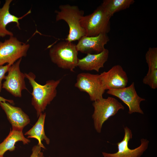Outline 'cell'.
I'll list each match as a JSON object with an SVG mask.
<instances>
[{"mask_svg":"<svg viewBox=\"0 0 157 157\" xmlns=\"http://www.w3.org/2000/svg\"><path fill=\"white\" fill-rule=\"evenodd\" d=\"M24 74L32 88L31 104L35 109L38 117L56 96V88L61 79L49 80L46 82L45 84L42 85L35 81V76L33 73Z\"/></svg>","mask_w":157,"mask_h":157,"instance_id":"1","label":"cell"},{"mask_svg":"<svg viewBox=\"0 0 157 157\" xmlns=\"http://www.w3.org/2000/svg\"><path fill=\"white\" fill-rule=\"evenodd\" d=\"M59 9L60 11H55L56 21H65L69 28V34L65 40L72 42L85 35L81 25V20L84 16L83 11L80 10L77 6L69 4L60 5Z\"/></svg>","mask_w":157,"mask_h":157,"instance_id":"2","label":"cell"},{"mask_svg":"<svg viewBox=\"0 0 157 157\" xmlns=\"http://www.w3.org/2000/svg\"><path fill=\"white\" fill-rule=\"evenodd\" d=\"M78 52L76 44L65 40L50 48L49 55L51 61L58 67L74 72L77 67Z\"/></svg>","mask_w":157,"mask_h":157,"instance_id":"3","label":"cell"},{"mask_svg":"<svg viewBox=\"0 0 157 157\" xmlns=\"http://www.w3.org/2000/svg\"><path fill=\"white\" fill-rule=\"evenodd\" d=\"M110 18L101 5L91 14L83 16L81 20V25L85 35L96 36L102 33L107 34L110 30Z\"/></svg>","mask_w":157,"mask_h":157,"instance_id":"4","label":"cell"},{"mask_svg":"<svg viewBox=\"0 0 157 157\" xmlns=\"http://www.w3.org/2000/svg\"><path fill=\"white\" fill-rule=\"evenodd\" d=\"M94 111L92 115L94 129L98 133L101 132L104 122L110 117L115 115L124 106L115 98L108 97H103L94 101L92 103Z\"/></svg>","mask_w":157,"mask_h":157,"instance_id":"5","label":"cell"},{"mask_svg":"<svg viewBox=\"0 0 157 157\" xmlns=\"http://www.w3.org/2000/svg\"><path fill=\"white\" fill-rule=\"evenodd\" d=\"M29 47V44L20 41L13 36L3 42L0 41V66L6 63L12 65L26 57Z\"/></svg>","mask_w":157,"mask_h":157,"instance_id":"6","label":"cell"},{"mask_svg":"<svg viewBox=\"0 0 157 157\" xmlns=\"http://www.w3.org/2000/svg\"><path fill=\"white\" fill-rule=\"evenodd\" d=\"M74 86L80 91L87 93L90 100L93 101L103 98L106 90L98 74L80 73L77 75Z\"/></svg>","mask_w":157,"mask_h":157,"instance_id":"7","label":"cell"},{"mask_svg":"<svg viewBox=\"0 0 157 157\" xmlns=\"http://www.w3.org/2000/svg\"><path fill=\"white\" fill-rule=\"evenodd\" d=\"M21 60L22 58L19 59L10 67L2 86L3 88L17 97H22L23 90H27L25 81V74L21 72L20 68Z\"/></svg>","mask_w":157,"mask_h":157,"instance_id":"8","label":"cell"},{"mask_svg":"<svg viewBox=\"0 0 157 157\" xmlns=\"http://www.w3.org/2000/svg\"><path fill=\"white\" fill-rule=\"evenodd\" d=\"M124 135L122 140L117 144L118 151L114 153L103 152L104 157H140L147 149L149 141L144 138L140 140L141 144L138 147L131 149L129 147V142L132 138L131 130L127 126L124 128Z\"/></svg>","mask_w":157,"mask_h":157,"instance_id":"9","label":"cell"},{"mask_svg":"<svg viewBox=\"0 0 157 157\" xmlns=\"http://www.w3.org/2000/svg\"><path fill=\"white\" fill-rule=\"evenodd\" d=\"M107 93L115 96L121 100L129 108L128 113H137L142 114L144 112L140 107L141 101L145 99L138 96L135 89L134 82L129 86L119 89L108 90Z\"/></svg>","mask_w":157,"mask_h":157,"instance_id":"10","label":"cell"},{"mask_svg":"<svg viewBox=\"0 0 157 157\" xmlns=\"http://www.w3.org/2000/svg\"><path fill=\"white\" fill-rule=\"evenodd\" d=\"M100 75L106 90L124 88L128 81L126 72L119 65L113 66L108 71L104 72Z\"/></svg>","mask_w":157,"mask_h":157,"instance_id":"11","label":"cell"},{"mask_svg":"<svg viewBox=\"0 0 157 157\" xmlns=\"http://www.w3.org/2000/svg\"><path fill=\"white\" fill-rule=\"evenodd\" d=\"M109 41L107 34L102 33L96 36L84 35L76 45L78 51L82 53L97 54L103 51L105 45Z\"/></svg>","mask_w":157,"mask_h":157,"instance_id":"12","label":"cell"},{"mask_svg":"<svg viewBox=\"0 0 157 157\" xmlns=\"http://www.w3.org/2000/svg\"><path fill=\"white\" fill-rule=\"evenodd\" d=\"M0 106L5 112L13 129L23 131L24 127L30 123L28 116L21 108L6 102H0Z\"/></svg>","mask_w":157,"mask_h":157,"instance_id":"13","label":"cell"},{"mask_svg":"<svg viewBox=\"0 0 157 157\" xmlns=\"http://www.w3.org/2000/svg\"><path fill=\"white\" fill-rule=\"evenodd\" d=\"M109 54L108 50L106 49L98 53L87 54L84 57L78 59L77 67L83 70H95L98 72L107 61Z\"/></svg>","mask_w":157,"mask_h":157,"instance_id":"14","label":"cell"},{"mask_svg":"<svg viewBox=\"0 0 157 157\" xmlns=\"http://www.w3.org/2000/svg\"><path fill=\"white\" fill-rule=\"evenodd\" d=\"M12 0H6L1 8H0V38L7 35L13 36L12 32L8 30L6 27L9 24L15 23L16 26L20 29L19 20L31 13V10L21 17H18L12 14L9 11L10 5Z\"/></svg>","mask_w":157,"mask_h":157,"instance_id":"15","label":"cell"},{"mask_svg":"<svg viewBox=\"0 0 157 157\" xmlns=\"http://www.w3.org/2000/svg\"><path fill=\"white\" fill-rule=\"evenodd\" d=\"M22 141L24 144H28L30 140L24 137L22 131L10 129V133L3 141L0 144V156H3L8 151H14L17 142Z\"/></svg>","mask_w":157,"mask_h":157,"instance_id":"16","label":"cell"},{"mask_svg":"<svg viewBox=\"0 0 157 157\" xmlns=\"http://www.w3.org/2000/svg\"><path fill=\"white\" fill-rule=\"evenodd\" d=\"M45 113H42L34 125L30 130L26 132L24 135H28V138H33L37 139L38 141V145L44 149L45 147L42 141L44 140L47 144H49V139L46 136L44 131V124L46 117Z\"/></svg>","mask_w":157,"mask_h":157,"instance_id":"17","label":"cell"},{"mask_svg":"<svg viewBox=\"0 0 157 157\" xmlns=\"http://www.w3.org/2000/svg\"><path fill=\"white\" fill-rule=\"evenodd\" d=\"M134 2L133 0H104L101 6L111 18L115 13L129 8Z\"/></svg>","mask_w":157,"mask_h":157,"instance_id":"18","label":"cell"},{"mask_svg":"<svg viewBox=\"0 0 157 157\" xmlns=\"http://www.w3.org/2000/svg\"><path fill=\"white\" fill-rule=\"evenodd\" d=\"M148 70L157 69V48L149 47L145 54Z\"/></svg>","mask_w":157,"mask_h":157,"instance_id":"19","label":"cell"},{"mask_svg":"<svg viewBox=\"0 0 157 157\" xmlns=\"http://www.w3.org/2000/svg\"><path fill=\"white\" fill-rule=\"evenodd\" d=\"M142 81L144 84L149 85L152 89L157 88V69L148 70Z\"/></svg>","mask_w":157,"mask_h":157,"instance_id":"20","label":"cell"},{"mask_svg":"<svg viewBox=\"0 0 157 157\" xmlns=\"http://www.w3.org/2000/svg\"><path fill=\"white\" fill-rule=\"evenodd\" d=\"M12 65L7 64L5 65L0 66V92L2 88V81L3 79H4L5 77V74L8 72L9 68Z\"/></svg>","mask_w":157,"mask_h":157,"instance_id":"21","label":"cell"},{"mask_svg":"<svg viewBox=\"0 0 157 157\" xmlns=\"http://www.w3.org/2000/svg\"><path fill=\"white\" fill-rule=\"evenodd\" d=\"M41 150L42 148L38 145L34 146L32 149L30 157H44Z\"/></svg>","mask_w":157,"mask_h":157,"instance_id":"22","label":"cell"},{"mask_svg":"<svg viewBox=\"0 0 157 157\" xmlns=\"http://www.w3.org/2000/svg\"><path fill=\"white\" fill-rule=\"evenodd\" d=\"M7 102L11 104H14V102L13 100L6 99L0 96V102Z\"/></svg>","mask_w":157,"mask_h":157,"instance_id":"23","label":"cell"},{"mask_svg":"<svg viewBox=\"0 0 157 157\" xmlns=\"http://www.w3.org/2000/svg\"><path fill=\"white\" fill-rule=\"evenodd\" d=\"M0 157H3V156H0Z\"/></svg>","mask_w":157,"mask_h":157,"instance_id":"24","label":"cell"},{"mask_svg":"<svg viewBox=\"0 0 157 157\" xmlns=\"http://www.w3.org/2000/svg\"></svg>","mask_w":157,"mask_h":157,"instance_id":"25","label":"cell"}]
</instances>
